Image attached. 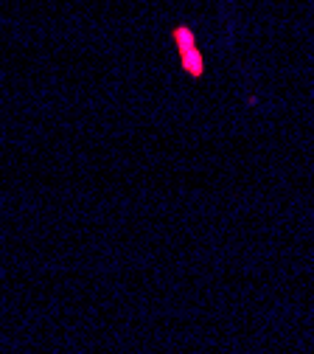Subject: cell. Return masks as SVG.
<instances>
[{
  "mask_svg": "<svg viewBox=\"0 0 314 354\" xmlns=\"http://www.w3.org/2000/svg\"><path fill=\"white\" fill-rule=\"evenodd\" d=\"M177 42H186V48H179V51H186V68H188V73H191V76H199L202 68H205V62H202V57L194 51V37H191L188 31H177Z\"/></svg>",
  "mask_w": 314,
  "mask_h": 354,
  "instance_id": "1",
  "label": "cell"
}]
</instances>
